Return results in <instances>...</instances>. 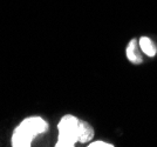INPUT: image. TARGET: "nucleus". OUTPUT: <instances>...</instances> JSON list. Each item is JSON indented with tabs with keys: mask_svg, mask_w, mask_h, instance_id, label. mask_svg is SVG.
Wrapping results in <instances>:
<instances>
[{
	"mask_svg": "<svg viewBox=\"0 0 157 147\" xmlns=\"http://www.w3.org/2000/svg\"><path fill=\"white\" fill-rule=\"evenodd\" d=\"M138 45L141 51L144 54H147L148 57H155L157 53V48L156 45L151 41V39H149L148 37H142L140 41H138Z\"/></svg>",
	"mask_w": 157,
	"mask_h": 147,
	"instance_id": "nucleus-4",
	"label": "nucleus"
},
{
	"mask_svg": "<svg viewBox=\"0 0 157 147\" xmlns=\"http://www.w3.org/2000/svg\"><path fill=\"white\" fill-rule=\"evenodd\" d=\"M88 147H114V145L105 141H93L90 144H88Z\"/></svg>",
	"mask_w": 157,
	"mask_h": 147,
	"instance_id": "nucleus-5",
	"label": "nucleus"
},
{
	"mask_svg": "<svg viewBox=\"0 0 157 147\" xmlns=\"http://www.w3.org/2000/svg\"><path fill=\"white\" fill-rule=\"evenodd\" d=\"M59 137L56 147H74L76 142L87 144L94 138V128L87 121L66 114L58 124Z\"/></svg>",
	"mask_w": 157,
	"mask_h": 147,
	"instance_id": "nucleus-1",
	"label": "nucleus"
},
{
	"mask_svg": "<svg viewBox=\"0 0 157 147\" xmlns=\"http://www.w3.org/2000/svg\"><path fill=\"white\" fill-rule=\"evenodd\" d=\"M125 54H127L128 60L135 65L142 64V61H143V58H142V55L140 53V50H138V41L136 39L130 40L129 45L125 50Z\"/></svg>",
	"mask_w": 157,
	"mask_h": 147,
	"instance_id": "nucleus-3",
	"label": "nucleus"
},
{
	"mask_svg": "<svg viewBox=\"0 0 157 147\" xmlns=\"http://www.w3.org/2000/svg\"><path fill=\"white\" fill-rule=\"evenodd\" d=\"M48 131V122L41 117H28L20 122L12 134L13 147H29L33 140Z\"/></svg>",
	"mask_w": 157,
	"mask_h": 147,
	"instance_id": "nucleus-2",
	"label": "nucleus"
}]
</instances>
